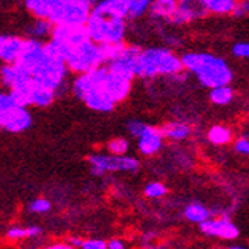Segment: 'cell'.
<instances>
[{
    "label": "cell",
    "mask_w": 249,
    "mask_h": 249,
    "mask_svg": "<svg viewBox=\"0 0 249 249\" xmlns=\"http://www.w3.org/2000/svg\"><path fill=\"white\" fill-rule=\"evenodd\" d=\"M183 68L191 72L205 88L230 84L232 71L223 58L208 52H188L182 57Z\"/></svg>",
    "instance_id": "cell-1"
},
{
    "label": "cell",
    "mask_w": 249,
    "mask_h": 249,
    "mask_svg": "<svg viewBox=\"0 0 249 249\" xmlns=\"http://www.w3.org/2000/svg\"><path fill=\"white\" fill-rule=\"evenodd\" d=\"M183 68L182 58L168 48H148L141 51L136 64V77L151 80L156 77H178Z\"/></svg>",
    "instance_id": "cell-2"
},
{
    "label": "cell",
    "mask_w": 249,
    "mask_h": 249,
    "mask_svg": "<svg viewBox=\"0 0 249 249\" xmlns=\"http://www.w3.org/2000/svg\"><path fill=\"white\" fill-rule=\"evenodd\" d=\"M125 20L127 18L96 13V11L92 9L90 17L88 23H86V29L89 32V37L98 43V45L120 43L124 41Z\"/></svg>",
    "instance_id": "cell-3"
},
{
    "label": "cell",
    "mask_w": 249,
    "mask_h": 249,
    "mask_svg": "<svg viewBox=\"0 0 249 249\" xmlns=\"http://www.w3.org/2000/svg\"><path fill=\"white\" fill-rule=\"evenodd\" d=\"M63 58L66 61L69 71L75 73L89 72L95 68L106 64L103 46L93 41L92 38H88L78 43V45L68 48Z\"/></svg>",
    "instance_id": "cell-4"
},
{
    "label": "cell",
    "mask_w": 249,
    "mask_h": 249,
    "mask_svg": "<svg viewBox=\"0 0 249 249\" xmlns=\"http://www.w3.org/2000/svg\"><path fill=\"white\" fill-rule=\"evenodd\" d=\"M92 5L81 0H61L52 8L48 20L57 25H86L92 13Z\"/></svg>",
    "instance_id": "cell-5"
},
{
    "label": "cell",
    "mask_w": 249,
    "mask_h": 249,
    "mask_svg": "<svg viewBox=\"0 0 249 249\" xmlns=\"http://www.w3.org/2000/svg\"><path fill=\"white\" fill-rule=\"evenodd\" d=\"M90 165V171L95 176H103L106 173H115V171H125V173H135L139 170V160L133 156L127 155H103L95 153L88 158Z\"/></svg>",
    "instance_id": "cell-6"
},
{
    "label": "cell",
    "mask_w": 249,
    "mask_h": 249,
    "mask_svg": "<svg viewBox=\"0 0 249 249\" xmlns=\"http://www.w3.org/2000/svg\"><path fill=\"white\" fill-rule=\"evenodd\" d=\"M200 231L203 235L207 237H214V239H220V240H235L239 237L240 231L237 228V225L232 223L228 217H210L208 220L202 222L200 225Z\"/></svg>",
    "instance_id": "cell-7"
},
{
    "label": "cell",
    "mask_w": 249,
    "mask_h": 249,
    "mask_svg": "<svg viewBox=\"0 0 249 249\" xmlns=\"http://www.w3.org/2000/svg\"><path fill=\"white\" fill-rule=\"evenodd\" d=\"M141 51L142 49L139 46L125 45L124 51L120 53V55L110 61H107L106 66L116 73H121L124 77L133 80L136 77V64H138V57H139Z\"/></svg>",
    "instance_id": "cell-8"
},
{
    "label": "cell",
    "mask_w": 249,
    "mask_h": 249,
    "mask_svg": "<svg viewBox=\"0 0 249 249\" xmlns=\"http://www.w3.org/2000/svg\"><path fill=\"white\" fill-rule=\"evenodd\" d=\"M205 14H207V11H205L199 0H179L176 11L171 14V17L167 21L176 26L187 25L199 17H203Z\"/></svg>",
    "instance_id": "cell-9"
},
{
    "label": "cell",
    "mask_w": 249,
    "mask_h": 249,
    "mask_svg": "<svg viewBox=\"0 0 249 249\" xmlns=\"http://www.w3.org/2000/svg\"><path fill=\"white\" fill-rule=\"evenodd\" d=\"M31 124H32V118L26 109V106L16 104L14 107H11L8 112H5L2 128H5L6 132H11V133H20L28 130Z\"/></svg>",
    "instance_id": "cell-10"
},
{
    "label": "cell",
    "mask_w": 249,
    "mask_h": 249,
    "mask_svg": "<svg viewBox=\"0 0 249 249\" xmlns=\"http://www.w3.org/2000/svg\"><path fill=\"white\" fill-rule=\"evenodd\" d=\"M162 144H164V135H162L160 128L148 125V124L142 132V135L138 138V150L144 156L156 155L162 148Z\"/></svg>",
    "instance_id": "cell-11"
},
{
    "label": "cell",
    "mask_w": 249,
    "mask_h": 249,
    "mask_svg": "<svg viewBox=\"0 0 249 249\" xmlns=\"http://www.w3.org/2000/svg\"><path fill=\"white\" fill-rule=\"evenodd\" d=\"M25 46V40L20 37H3L0 36V61L13 64L18 60Z\"/></svg>",
    "instance_id": "cell-12"
},
{
    "label": "cell",
    "mask_w": 249,
    "mask_h": 249,
    "mask_svg": "<svg viewBox=\"0 0 249 249\" xmlns=\"http://www.w3.org/2000/svg\"><path fill=\"white\" fill-rule=\"evenodd\" d=\"M92 9L96 11V13L128 18L130 2L128 0H103V2L96 3Z\"/></svg>",
    "instance_id": "cell-13"
},
{
    "label": "cell",
    "mask_w": 249,
    "mask_h": 249,
    "mask_svg": "<svg viewBox=\"0 0 249 249\" xmlns=\"http://www.w3.org/2000/svg\"><path fill=\"white\" fill-rule=\"evenodd\" d=\"M159 128L164 138L170 141H183L191 135V127L182 121H170Z\"/></svg>",
    "instance_id": "cell-14"
},
{
    "label": "cell",
    "mask_w": 249,
    "mask_h": 249,
    "mask_svg": "<svg viewBox=\"0 0 249 249\" xmlns=\"http://www.w3.org/2000/svg\"><path fill=\"white\" fill-rule=\"evenodd\" d=\"M179 0H153L150 6V16L153 18H164L168 20L171 14L175 13L178 8Z\"/></svg>",
    "instance_id": "cell-15"
},
{
    "label": "cell",
    "mask_w": 249,
    "mask_h": 249,
    "mask_svg": "<svg viewBox=\"0 0 249 249\" xmlns=\"http://www.w3.org/2000/svg\"><path fill=\"white\" fill-rule=\"evenodd\" d=\"M207 13L211 14H232L237 0H199Z\"/></svg>",
    "instance_id": "cell-16"
},
{
    "label": "cell",
    "mask_w": 249,
    "mask_h": 249,
    "mask_svg": "<svg viewBox=\"0 0 249 249\" xmlns=\"http://www.w3.org/2000/svg\"><path fill=\"white\" fill-rule=\"evenodd\" d=\"M183 217L191 223H202L211 217V210H208L202 203H190L183 210Z\"/></svg>",
    "instance_id": "cell-17"
},
{
    "label": "cell",
    "mask_w": 249,
    "mask_h": 249,
    "mask_svg": "<svg viewBox=\"0 0 249 249\" xmlns=\"http://www.w3.org/2000/svg\"><path fill=\"white\" fill-rule=\"evenodd\" d=\"M234 100V90L230 84L215 86L210 90V101L215 106H226Z\"/></svg>",
    "instance_id": "cell-18"
},
{
    "label": "cell",
    "mask_w": 249,
    "mask_h": 249,
    "mask_svg": "<svg viewBox=\"0 0 249 249\" xmlns=\"http://www.w3.org/2000/svg\"><path fill=\"white\" fill-rule=\"evenodd\" d=\"M207 138L214 145H226L231 142L232 132H231V128H228L226 125H213L208 130Z\"/></svg>",
    "instance_id": "cell-19"
},
{
    "label": "cell",
    "mask_w": 249,
    "mask_h": 249,
    "mask_svg": "<svg viewBox=\"0 0 249 249\" xmlns=\"http://www.w3.org/2000/svg\"><path fill=\"white\" fill-rule=\"evenodd\" d=\"M53 25L48 18H37V21L29 28V32L32 38H43V37H51Z\"/></svg>",
    "instance_id": "cell-20"
},
{
    "label": "cell",
    "mask_w": 249,
    "mask_h": 249,
    "mask_svg": "<svg viewBox=\"0 0 249 249\" xmlns=\"http://www.w3.org/2000/svg\"><path fill=\"white\" fill-rule=\"evenodd\" d=\"M130 9H128V18H139L144 16L147 11H150V6L153 3V0H128Z\"/></svg>",
    "instance_id": "cell-21"
},
{
    "label": "cell",
    "mask_w": 249,
    "mask_h": 249,
    "mask_svg": "<svg viewBox=\"0 0 249 249\" xmlns=\"http://www.w3.org/2000/svg\"><path fill=\"white\" fill-rule=\"evenodd\" d=\"M130 148V142L125 138H113L107 142V150L112 155H127V151Z\"/></svg>",
    "instance_id": "cell-22"
},
{
    "label": "cell",
    "mask_w": 249,
    "mask_h": 249,
    "mask_svg": "<svg viewBox=\"0 0 249 249\" xmlns=\"http://www.w3.org/2000/svg\"><path fill=\"white\" fill-rule=\"evenodd\" d=\"M167 187L162 182H150L144 188V194L148 199H159L167 194Z\"/></svg>",
    "instance_id": "cell-23"
},
{
    "label": "cell",
    "mask_w": 249,
    "mask_h": 249,
    "mask_svg": "<svg viewBox=\"0 0 249 249\" xmlns=\"http://www.w3.org/2000/svg\"><path fill=\"white\" fill-rule=\"evenodd\" d=\"M16 77H17V71H16L14 63L13 64H3V66L0 68V80H2V83L6 86V88H9V89L13 88Z\"/></svg>",
    "instance_id": "cell-24"
},
{
    "label": "cell",
    "mask_w": 249,
    "mask_h": 249,
    "mask_svg": "<svg viewBox=\"0 0 249 249\" xmlns=\"http://www.w3.org/2000/svg\"><path fill=\"white\" fill-rule=\"evenodd\" d=\"M51 210V202L48 199H36L29 203V211L37 214H45Z\"/></svg>",
    "instance_id": "cell-25"
},
{
    "label": "cell",
    "mask_w": 249,
    "mask_h": 249,
    "mask_svg": "<svg viewBox=\"0 0 249 249\" xmlns=\"http://www.w3.org/2000/svg\"><path fill=\"white\" fill-rule=\"evenodd\" d=\"M145 127H147V124L145 123H142V121H138V120H133V121H128V124H127V130H128V133L132 135V136H135L136 139L142 135V132L145 130Z\"/></svg>",
    "instance_id": "cell-26"
},
{
    "label": "cell",
    "mask_w": 249,
    "mask_h": 249,
    "mask_svg": "<svg viewBox=\"0 0 249 249\" xmlns=\"http://www.w3.org/2000/svg\"><path fill=\"white\" fill-rule=\"evenodd\" d=\"M232 53L235 57H239V58L249 60V43L248 41L235 43V45L232 46Z\"/></svg>",
    "instance_id": "cell-27"
},
{
    "label": "cell",
    "mask_w": 249,
    "mask_h": 249,
    "mask_svg": "<svg viewBox=\"0 0 249 249\" xmlns=\"http://www.w3.org/2000/svg\"><path fill=\"white\" fill-rule=\"evenodd\" d=\"M8 239L11 240H21V239H29L28 237V228H21V226H14L6 231Z\"/></svg>",
    "instance_id": "cell-28"
},
{
    "label": "cell",
    "mask_w": 249,
    "mask_h": 249,
    "mask_svg": "<svg viewBox=\"0 0 249 249\" xmlns=\"http://www.w3.org/2000/svg\"><path fill=\"white\" fill-rule=\"evenodd\" d=\"M234 150L242 156H248L249 158V138H246L245 135L242 138H239L234 142Z\"/></svg>",
    "instance_id": "cell-29"
},
{
    "label": "cell",
    "mask_w": 249,
    "mask_h": 249,
    "mask_svg": "<svg viewBox=\"0 0 249 249\" xmlns=\"http://www.w3.org/2000/svg\"><path fill=\"white\" fill-rule=\"evenodd\" d=\"M232 16L237 18L249 16V0H237L235 8L232 11Z\"/></svg>",
    "instance_id": "cell-30"
},
{
    "label": "cell",
    "mask_w": 249,
    "mask_h": 249,
    "mask_svg": "<svg viewBox=\"0 0 249 249\" xmlns=\"http://www.w3.org/2000/svg\"><path fill=\"white\" fill-rule=\"evenodd\" d=\"M81 248L83 249H106L107 242L100 240V239H89V240H83Z\"/></svg>",
    "instance_id": "cell-31"
},
{
    "label": "cell",
    "mask_w": 249,
    "mask_h": 249,
    "mask_svg": "<svg viewBox=\"0 0 249 249\" xmlns=\"http://www.w3.org/2000/svg\"><path fill=\"white\" fill-rule=\"evenodd\" d=\"M107 248L109 249H124L125 248V243L120 239H113L110 240L109 243H107Z\"/></svg>",
    "instance_id": "cell-32"
},
{
    "label": "cell",
    "mask_w": 249,
    "mask_h": 249,
    "mask_svg": "<svg viewBox=\"0 0 249 249\" xmlns=\"http://www.w3.org/2000/svg\"><path fill=\"white\" fill-rule=\"evenodd\" d=\"M51 249H72L73 246L69 242H60V243H53L49 246Z\"/></svg>",
    "instance_id": "cell-33"
},
{
    "label": "cell",
    "mask_w": 249,
    "mask_h": 249,
    "mask_svg": "<svg viewBox=\"0 0 249 249\" xmlns=\"http://www.w3.org/2000/svg\"><path fill=\"white\" fill-rule=\"evenodd\" d=\"M69 243H71L72 246H78V248H81L83 239H80V237H71V239H69Z\"/></svg>",
    "instance_id": "cell-34"
},
{
    "label": "cell",
    "mask_w": 249,
    "mask_h": 249,
    "mask_svg": "<svg viewBox=\"0 0 249 249\" xmlns=\"http://www.w3.org/2000/svg\"><path fill=\"white\" fill-rule=\"evenodd\" d=\"M81 2H86V3H89V5H93V3H95V0H81Z\"/></svg>",
    "instance_id": "cell-35"
},
{
    "label": "cell",
    "mask_w": 249,
    "mask_h": 249,
    "mask_svg": "<svg viewBox=\"0 0 249 249\" xmlns=\"http://www.w3.org/2000/svg\"><path fill=\"white\" fill-rule=\"evenodd\" d=\"M246 138H249V128H248V132H246V135H245Z\"/></svg>",
    "instance_id": "cell-36"
}]
</instances>
